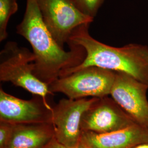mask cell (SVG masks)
<instances>
[{"instance_id":"6","label":"cell","mask_w":148,"mask_h":148,"mask_svg":"<svg viewBox=\"0 0 148 148\" xmlns=\"http://www.w3.org/2000/svg\"><path fill=\"white\" fill-rule=\"evenodd\" d=\"M95 98L71 99L63 98L52 106V123L54 138L64 146L78 148L81 143V118Z\"/></svg>"},{"instance_id":"2","label":"cell","mask_w":148,"mask_h":148,"mask_svg":"<svg viewBox=\"0 0 148 148\" xmlns=\"http://www.w3.org/2000/svg\"><path fill=\"white\" fill-rule=\"evenodd\" d=\"M89 25L76 29L70 37V46H77L85 51L84 60L78 65L65 70L60 77L89 66H97L122 72L148 86V46L130 43L121 47L106 45L92 37Z\"/></svg>"},{"instance_id":"16","label":"cell","mask_w":148,"mask_h":148,"mask_svg":"<svg viewBox=\"0 0 148 148\" xmlns=\"http://www.w3.org/2000/svg\"><path fill=\"white\" fill-rule=\"evenodd\" d=\"M133 148H148V143H142L138 144Z\"/></svg>"},{"instance_id":"3","label":"cell","mask_w":148,"mask_h":148,"mask_svg":"<svg viewBox=\"0 0 148 148\" xmlns=\"http://www.w3.org/2000/svg\"><path fill=\"white\" fill-rule=\"evenodd\" d=\"M35 56L27 48L9 41L0 53V80L26 90L47 101L49 95H53L47 84L34 74Z\"/></svg>"},{"instance_id":"17","label":"cell","mask_w":148,"mask_h":148,"mask_svg":"<svg viewBox=\"0 0 148 148\" xmlns=\"http://www.w3.org/2000/svg\"><path fill=\"white\" fill-rule=\"evenodd\" d=\"M79 148H87L86 147H85V145L82 144V143H81V144H80V146H79Z\"/></svg>"},{"instance_id":"10","label":"cell","mask_w":148,"mask_h":148,"mask_svg":"<svg viewBox=\"0 0 148 148\" xmlns=\"http://www.w3.org/2000/svg\"><path fill=\"white\" fill-rule=\"evenodd\" d=\"M81 143L87 148H133L148 143V130L138 124L112 132H82Z\"/></svg>"},{"instance_id":"14","label":"cell","mask_w":148,"mask_h":148,"mask_svg":"<svg viewBox=\"0 0 148 148\" xmlns=\"http://www.w3.org/2000/svg\"><path fill=\"white\" fill-rule=\"evenodd\" d=\"M14 125L0 122V148H6L13 132Z\"/></svg>"},{"instance_id":"5","label":"cell","mask_w":148,"mask_h":148,"mask_svg":"<svg viewBox=\"0 0 148 148\" xmlns=\"http://www.w3.org/2000/svg\"><path fill=\"white\" fill-rule=\"evenodd\" d=\"M37 3L43 21L61 47L68 43L76 29L93 21L79 10L74 0H37Z\"/></svg>"},{"instance_id":"11","label":"cell","mask_w":148,"mask_h":148,"mask_svg":"<svg viewBox=\"0 0 148 148\" xmlns=\"http://www.w3.org/2000/svg\"><path fill=\"white\" fill-rule=\"evenodd\" d=\"M54 138L51 123L14 125L6 148H44Z\"/></svg>"},{"instance_id":"15","label":"cell","mask_w":148,"mask_h":148,"mask_svg":"<svg viewBox=\"0 0 148 148\" xmlns=\"http://www.w3.org/2000/svg\"><path fill=\"white\" fill-rule=\"evenodd\" d=\"M80 146V145H79ZM79 146L78 148H79ZM44 148H69L62 145V144L59 143L55 139V138L53 140L49 143Z\"/></svg>"},{"instance_id":"8","label":"cell","mask_w":148,"mask_h":148,"mask_svg":"<svg viewBox=\"0 0 148 148\" xmlns=\"http://www.w3.org/2000/svg\"><path fill=\"white\" fill-rule=\"evenodd\" d=\"M148 86L131 75L116 72L111 97L136 122L148 130Z\"/></svg>"},{"instance_id":"7","label":"cell","mask_w":148,"mask_h":148,"mask_svg":"<svg viewBox=\"0 0 148 148\" xmlns=\"http://www.w3.org/2000/svg\"><path fill=\"white\" fill-rule=\"evenodd\" d=\"M137 124L111 97L95 98L84 113L81 122L82 132L106 133Z\"/></svg>"},{"instance_id":"13","label":"cell","mask_w":148,"mask_h":148,"mask_svg":"<svg viewBox=\"0 0 148 148\" xmlns=\"http://www.w3.org/2000/svg\"><path fill=\"white\" fill-rule=\"evenodd\" d=\"M74 1L84 14L94 19L104 0H74Z\"/></svg>"},{"instance_id":"4","label":"cell","mask_w":148,"mask_h":148,"mask_svg":"<svg viewBox=\"0 0 148 148\" xmlns=\"http://www.w3.org/2000/svg\"><path fill=\"white\" fill-rule=\"evenodd\" d=\"M116 71L89 66L62 76L49 85L53 93H62L69 99L101 98L110 95Z\"/></svg>"},{"instance_id":"12","label":"cell","mask_w":148,"mask_h":148,"mask_svg":"<svg viewBox=\"0 0 148 148\" xmlns=\"http://www.w3.org/2000/svg\"><path fill=\"white\" fill-rule=\"evenodd\" d=\"M18 9L16 0H0V41L8 37L7 26L10 18Z\"/></svg>"},{"instance_id":"1","label":"cell","mask_w":148,"mask_h":148,"mask_svg":"<svg viewBox=\"0 0 148 148\" xmlns=\"http://www.w3.org/2000/svg\"><path fill=\"white\" fill-rule=\"evenodd\" d=\"M16 33L32 46L35 56L34 74L48 86L60 77L66 69L78 65L85 58L82 48L70 46L65 51L56 41L43 21L37 0H27V6Z\"/></svg>"},{"instance_id":"9","label":"cell","mask_w":148,"mask_h":148,"mask_svg":"<svg viewBox=\"0 0 148 148\" xmlns=\"http://www.w3.org/2000/svg\"><path fill=\"white\" fill-rule=\"evenodd\" d=\"M52 106L40 96L23 100L0 89V122L12 125L51 123Z\"/></svg>"}]
</instances>
